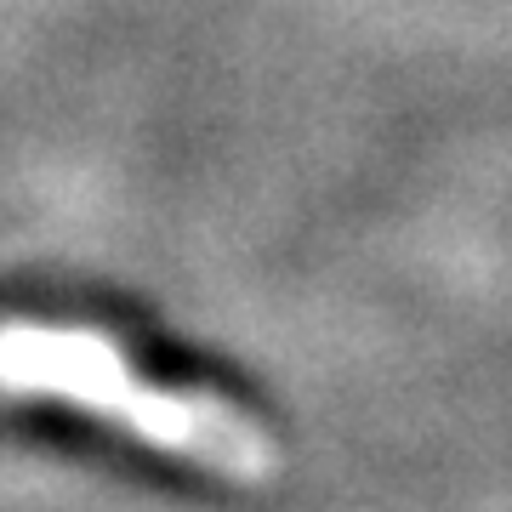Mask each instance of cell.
Returning <instances> with one entry per match:
<instances>
[{
	"label": "cell",
	"instance_id": "obj_1",
	"mask_svg": "<svg viewBox=\"0 0 512 512\" xmlns=\"http://www.w3.org/2000/svg\"><path fill=\"white\" fill-rule=\"evenodd\" d=\"M0 393L74 404L222 484H274L285 467V444L251 404L205 382H165L103 330L0 325Z\"/></svg>",
	"mask_w": 512,
	"mask_h": 512
}]
</instances>
